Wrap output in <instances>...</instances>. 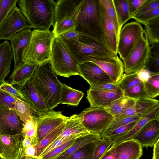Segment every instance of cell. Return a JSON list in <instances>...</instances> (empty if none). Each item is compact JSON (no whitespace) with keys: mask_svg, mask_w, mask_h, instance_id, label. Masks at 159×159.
<instances>
[{"mask_svg":"<svg viewBox=\"0 0 159 159\" xmlns=\"http://www.w3.org/2000/svg\"><path fill=\"white\" fill-rule=\"evenodd\" d=\"M29 81L41 97L49 110H53L60 103L62 83L57 79L49 61L38 65Z\"/></svg>","mask_w":159,"mask_h":159,"instance_id":"cell-1","label":"cell"},{"mask_svg":"<svg viewBox=\"0 0 159 159\" xmlns=\"http://www.w3.org/2000/svg\"><path fill=\"white\" fill-rule=\"evenodd\" d=\"M20 12L29 25L35 29H50L54 24L56 1L53 0H18Z\"/></svg>","mask_w":159,"mask_h":159,"instance_id":"cell-2","label":"cell"},{"mask_svg":"<svg viewBox=\"0 0 159 159\" xmlns=\"http://www.w3.org/2000/svg\"><path fill=\"white\" fill-rule=\"evenodd\" d=\"M55 37L50 29H34L23 54L24 63L40 65L49 61L52 43Z\"/></svg>","mask_w":159,"mask_h":159,"instance_id":"cell-3","label":"cell"},{"mask_svg":"<svg viewBox=\"0 0 159 159\" xmlns=\"http://www.w3.org/2000/svg\"><path fill=\"white\" fill-rule=\"evenodd\" d=\"M61 38L78 65L86 62L87 59L89 57L115 55L101 41L85 35L81 34L78 39Z\"/></svg>","mask_w":159,"mask_h":159,"instance_id":"cell-4","label":"cell"},{"mask_svg":"<svg viewBox=\"0 0 159 159\" xmlns=\"http://www.w3.org/2000/svg\"><path fill=\"white\" fill-rule=\"evenodd\" d=\"M84 0H59L56 1L52 31L55 37L75 29Z\"/></svg>","mask_w":159,"mask_h":159,"instance_id":"cell-5","label":"cell"},{"mask_svg":"<svg viewBox=\"0 0 159 159\" xmlns=\"http://www.w3.org/2000/svg\"><path fill=\"white\" fill-rule=\"evenodd\" d=\"M49 62L57 75L67 78L80 75L78 64L59 36L56 37L53 40Z\"/></svg>","mask_w":159,"mask_h":159,"instance_id":"cell-6","label":"cell"},{"mask_svg":"<svg viewBox=\"0 0 159 159\" xmlns=\"http://www.w3.org/2000/svg\"><path fill=\"white\" fill-rule=\"evenodd\" d=\"M75 30L82 34L102 43L99 26L98 0H84Z\"/></svg>","mask_w":159,"mask_h":159,"instance_id":"cell-7","label":"cell"},{"mask_svg":"<svg viewBox=\"0 0 159 159\" xmlns=\"http://www.w3.org/2000/svg\"><path fill=\"white\" fill-rule=\"evenodd\" d=\"M79 115L82 125L88 131L100 134L114 118L105 109L92 107L84 109Z\"/></svg>","mask_w":159,"mask_h":159,"instance_id":"cell-8","label":"cell"},{"mask_svg":"<svg viewBox=\"0 0 159 159\" xmlns=\"http://www.w3.org/2000/svg\"><path fill=\"white\" fill-rule=\"evenodd\" d=\"M150 46L144 30V33L128 56L122 61L125 73L136 72L145 67Z\"/></svg>","mask_w":159,"mask_h":159,"instance_id":"cell-9","label":"cell"},{"mask_svg":"<svg viewBox=\"0 0 159 159\" xmlns=\"http://www.w3.org/2000/svg\"><path fill=\"white\" fill-rule=\"evenodd\" d=\"M144 32L140 24L133 21L121 28L118 37L117 51L120 58L123 60Z\"/></svg>","mask_w":159,"mask_h":159,"instance_id":"cell-10","label":"cell"},{"mask_svg":"<svg viewBox=\"0 0 159 159\" xmlns=\"http://www.w3.org/2000/svg\"><path fill=\"white\" fill-rule=\"evenodd\" d=\"M33 118L37 128V143L40 142L49 133L69 118L60 111L49 110Z\"/></svg>","mask_w":159,"mask_h":159,"instance_id":"cell-11","label":"cell"},{"mask_svg":"<svg viewBox=\"0 0 159 159\" xmlns=\"http://www.w3.org/2000/svg\"><path fill=\"white\" fill-rule=\"evenodd\" d=\"M31 28L19 8L12 9L0 25V40H10L17 33Z\"/></svg>","mask_w":159,"mask_h":159,"instance_id":"cell-12","label":"cell"},{"mask_svg":"<svg viewBox=\"0 0 159 159\" xmlns=\"http://www.w3.org/2000/svg\"><path fill=\"white\" fill-rule=\"evenodd\" d=\"M99 23L102 43L113 54L117 55L118 34L113 24L98 0Z\"/></svg>","mask_w":159,"mask_h":159,"instance_id":"cell-13","label":"cell"},{"mask_svg":"<svg viewBox=\"0 0 159 159\" xmlns=\"http://www.w3.org/2000/svg\"><path fill=\"white\" fill-rule=\"evenodd\" d=\"M87 61L92 62L100 67L117 85L124 72L122 61L117 55L111 57H91Z\"/></svg>","mask_w":159,"mask_h":159,"instance_id":"cell-14","label":"cell"},{"mask_svg":"<svg viewBox=\"0 0 159 159\" xmlns=\"http://www.w3.org/2000/svg\"><path fill=\"white\" fill-rule=\"evenodd\" d=\"M23 123L14 109L0 106V135H21Z\"/></svg>","mask_w":159,"mask_h":159,"instance_id":"cell-15","label":"cell"},{"mask_svg":"<svg viewBox=\"0 0 159 159\" xmlns=\"http://www.w3.org/2000/svg\"><path fill=\"white\" fill-rule=\"evenodd\" d=\"M123 95L120 90H107L90 87L87 91L86 98L90 107L106 109Z\"/></svg>","mask_w":159,"mask_h":159,"instance_id":"cell-16","label":"cell"},{"mask_svg":"<svg viewBox=\"0 0 159 159\" xmlns=\"http://www.w3.org/2000/svg\"><path fill=\"white\" fill-rule=\"evenodd\" d=\"M78 67L80 76L84 79L90 85L107 83H114L105 72L92 62H86L78 64Z\"/></svg>","mask_w":159,"mask_h":159,"instance_id":"cell-17","label":"cell"},{"mask_svg":"<svg viewBox=\"0 0 159 159\" xmlns=\"http://www.w3.org/2000/svg\"><path fill=\"white\" fill-rule=\"evenodd\" d=\"M159 117L151 120L144 125L132 139L143 147H152L159 139Z\"/></svg>","mask_w":159,"mask_h":159,"instance_id":"cell-18","label":"cell"},{"mask_svg":"<svg viewBox=\"0 0 159 159\" xmlns=\"http://www.w3.org/2000/svg\"><path fill=\"white\" fill-rule=\"evenodd\" d=\"M31 32L30 29L22 30L16 34L10 40L14 61V70L24 63L23 54L29 41Z\"/></svg>","mask_w":159,"mask_h":159,"instance_id":"cell-19","label":"cell"},{"mask_svg":"<svg viewBox=\"0 0 159 159\" xmlns=\"http://www.w3.org/2000/svg\"><path fill=\"white\" fill-rule=\"evenodd\" d=\"M23 138L20 134L0 135V158L14 159Z\"/></svg>","mask_w":159,"mask_h":159,"instance_id":"cell-20","label":"cell"},{"mask_svg":"<svg viewBox=\"0 0 159 159\" xmlns=\"http://www.w3.org/2000/svg\"><path fill=\"white\" fill-rule=\"evenodd\" d=\"M114 147L116 159H138L143 155V148L132 139L123 141Z\"/></svg>","mask_w":159,"mask_h":159,"instance_id":"cell-21","label":"cell"},{"mask_svg":"<svg viewBox=\"0 0 159 159\" xmlns=\"http://www.w3.org/2000/svg\"><path fill=\"white\" fill-rule=\"evenodd\" d=\"M38 65L32 63H23L14 70L9 78L12 85H17L21 91L32 78Z\"/></svg>","mask_w":159,"mask_h":159,"instance_id":"cell-22","label":"cell"},{"mask_svg":"<svg viewBox=\"0 0 159 159\" xmlns=\"http://www.w3.org/2000/svg\"><path fill=\"white\" fill-rule=\"evenodd\" d=\"M21 92L25 101L38 114L49 111L43 98L30 82L27 83Z\"/></svg>","mask_w":159,"mask_h":159,"instance_id":"cell-23","label":"cell"},{"mask_svg":"<svg viewBox=\"0 0 159 159\" xmlns=\"http://www.w3.org/2000/svg\"><path fill=\"white\" fill-rule=\"evenodd\" d=\"M157 117H159V106L154 108L147 115L141 117L137 121L135 125L127 133L113 141L111 147H114L123 141L132 139L147 123Z\"/></svg>","mask_w":159,"mask_h":159,"instance_id":"cell-24","label":"cell"},{"mask_svg":"<svg viewBox=\"0 0 159 159\" xmlns=\"http://www.w3.org/2000/svg\"><path fill=\"white\" fill-rule=\"evenodd\" d=\"M13 60L11 45L6 40L0 44V83L10 73Z\"/></svg>","mask_w":159,"mask_h":159,"instance_id":"cell-25","label":"cell"},{"mask_svg":"<svg viewBox=\"0 0 159 159\" xmlns=\"http://www.w3.org/2000/svg\"><path fill=\"white\" fill-rule=\"evenodd\" d=\"M90 132L82 125L79 115L74 114L66 120L62 131L53 142L72 135Z\"/></svg>","mask_w":159,"mask_h":159,"instance_id":"cell-26","label":"cell"},{"mask_svg":"<svg viewBox=\"0 0 159 159\" xmlns=\"http://www.w3.org/2000/svg\"><path fill=\"white\" fill-rule=\"evenodd\" d=\"M159 106L158 100L145 98L137 100L135 104L127 109L130 116L136 115L142 117Z\"/></svg>","mask_w":159,"mask_h":159,"instance_id":"cell-27","label":"cell"},{"mask_svg":"<svg viewBox=\"0 0 159 159\" xmlns=\"http://www.w3.org/2000/svg\"><path fill=\"white\" fill-rule=\"evenodd\" d=\"M101 138L100 134L92 133L78 137L70 147L54 159H66L83 146Z\"/></svg>","mask_w":159,"mask_h":159,"instance_id":"cell-28","label":"cell"},{"mask_svg":"<svg viewBox=\"0 0 159 159\" xmlns=\"http://www.w3.org/2000/svg\"><path fill=\"white\" fill-rule=\"evenodd\" d=\"M84 94L82 91L75 89L62 83L60 103L77 106Z\"/></svg>","mask_w":159,"mask_h":159,"instance_id":"cell-29","label":"cell"},{"mask_svg":"<svg viewBox=\"0 0 159 159\" xmlns=\"http://www.w3.org/2000/svg\"><path fill=\"white\" fill-rule=\"evenodd\" d=\"M137 100L129 98L124 95L115 100L106 109L113 117L119 115L128 108L134 106Z\"/></svg>","mask_w":159,"mask_h":159,"instance_id":"cell-30","label":"cell"},{"mask_svg":"<svg viewBox=\"0 0 159 159\" xmlns=\"http://www.w3.org/2000/svg\"><path fill=\"white\" fill-rule=\"evenodd\" d=\"M102 138L81 148L66 159H93L94 149Z\"/></svg>","mask_w":159,"mask_h":159,"instance_id":"cell-31","label":"cell"},{"mask_svg":"<svg viewBox=\"0 0 159 159\" xmlns=\"http://www.w3.org/2000/svg\"><path fill=\"white\" fill-rule=\"evenodd\" d=\"M11 95L15 99L14 110L21 120L24 123L32 119V110L28 104L22 99Z\"/></svg>","mask_w":159,"mask_h":159,"instance_id":"cell-32","label":"cell"},{"mask_svg":"<svg viewBox=\"0 0 159 159\" xmlns=\"http://www.w3.org/2000/svg\"><path fill=\"white\" fill-rule=\"evenodd\" d=\"M145 67L151 73H159V44L150 46L149 55Z\"/></svg>","mask_w":159,"mask_h":159,"instance_id":"cell-33","label":"cell"},{"mask_svg":"<svg viewBox=\"0 0 159 159\" xmlns=\"http://www.w3.org/2000/svg\"><path fill=\"white\" fill-rule=\"evenodd\" d=\"M65 122L58 126L37 144L36 156L37 157H38L44 150L59 135L65 127Z\"/></svg>","mask_w":159,"mask_h":159,"instance_id":"cell-34","label":"cell"},{"mask_svg":"<svg viewBox=\"0 0 159 159\" xmlns=\"http://www.w3.org/2000/svg\"><path fill=\"white\" fill-rule=\"evenodd\" d=\"M148 98H153L159 95V73H151L148 80L143 83Z\"/></svg>","mask_w":159,"mask_h":159,"instance_id":"cell-35","label":"cell"},{"mask_svg":"<svg viewBox=\"0 0 159 159\" xmlns=\"http://www.w3.org/2000/svg\"><path fill=\"white\" fill-rule=\"evenodd\" d=\"M144 29L150 45L159 42V17L144 25Z\"/></svg>","mask_w":159,"mask_h":159,"instance_id":"cell-36","label":"cell"},{"mask_svg":"<svg viewBox=\"0 0 159 159\" xmlns=\"http://www.w3.org/2000/svg\"><path fill=\"white\" fill-rule=\"evenodd\" d=\"M120 26L131 19L129 13L127 0H113Z\"/></svg>","mask_w":159,"mask_h":159,"instance_id":"cell-37","label":"cell"},{"mask_svg":"<svg viewBox=\"0 0 159 159\" xmlns=\"http://www.w3.org/2000/svg\"><path fill=\"white\" fill-rule=\"evenodd\" d=\"M99 1L115 26L118 36L122 28L119 22L113 0Z\"/></svg>","mask_w":159,"mask_h":159,"instance_id":"cell-38","label":"cell"},{"mask_svg":"<svg viewBox=\"0 0 159 159\" xmlns=\"http://www.w3.org/2000/svg\"><path fill=\"white\" fill-rule=\"evenodd\" d=\"M21 134L23 138L29 139L32 145H36L37 128L33 118L23 123Z\"/></svg>","mask_w":159,"mask_h":159,"instance_id":"cell-39","label":"cell"},{"mask_svg":"<svg viewBox=\"0 0 159 159\" xmlns=\"http://www.w3.org/2000/svg\"><path fill=\"white\" fill-rule=\"evenodd\" d=\"M141 82L137 76V72L125 73L123 74L117 85L119 90L124 93L127 90Z\"/></svg>","mask_w":159,"mask_h":159,"instance_id":"cell-40","label":"cell"},{"mask_svg":"<svg viewBox=\"0 0 159 159\" xmlns=\"http://www.w3.org/2000/svg\"><path fill=\"white\" fill-rule=\"evenodd\" d=\"M141 117L135 115L123 118L114 120L101 134H104L120 127L138 121Z\"/></svg>","mask_w":159,"mask_h":159,"instance_id":"cell-41","label":"cell"},{"mask_svg":"<svg viewBox=\"0 0 159 159\" xmlns=\"http://www.w3.org/2000/svg\"><path fill=\"white\" fill-rule=\"evenodd\" d=\"M137 121L120 127L105 134H101V137L102 138L107 139L113 141L127 133L135 125Z\"/></svg>","mask_w":159,"mask_h":159,"instance_id":"cell-42","label":"cell"},{"mask_svg":"<svg viewBox=\"0 0 159 159\" xmlns=\"http://www.w3.org/2000/svg\"><path fill=\"white\" fill-rule=\"evenodd\" d=\"M123 94L129 98L135 100L148 98L145 90L144 83L142 82L127 90Z\"/></svg>","mask_w":159,"mask_h":159,"instance_id":"cell-43","label":"cell"},{"mask_svg":"<svg viewBox=\"0 0 159 159\" xmlns=\"http://www.w3.org/2000/svg\"><path fill=\"white\" fill-rule=\"evenodd\" d=\"M90 133H84L78 134H73L68 137L56 140L52 142L42 152L41 154L37 157V158L39 159V158L43 156L53 149L71 140L87 135Z\"/></svg>","mask_w":159,"mask_h":159,"instance_id":"cell-44","label":"cell"},{"mask_svg":"<svg viewBox=\"0 0 159 159\" xmlns=\"http://www.w3.org/2000/svg\"><path fill=\"white\" fill-rule=\"evenodd\" d=\"M18 0H0V25L11 10L16 6Z\"/></svg>","mask_w":159,"mask_h":159,"instance_id":"cell-45","label":"cell"},{"mask_svg":"<svg viewBox=\"0 0 159 159\" xmlns=\"http://www.w3.org/2000/svg\"><path fill=\"white\" fill-rule=\"evenodd\" d=\"M159 17V7L139 15H134L132 18L143 25Z\"/></svg>","mask_w":159,"mask_h":159,"instance_id":"cell-46","label":"cell"},{"mask_svg":"<svg viewBox=\"0 0 159 159\" xmlns=\"http://www.w3.org/2000/svg\"><path fill=\"white\" fill-rule=\"evenodd\" d=\"M75 139L71 140L56 148L39 159H54L70 147L74 142Z\"/></svg>","mask_w":159,"mask_h":159,"instance_id":"cell-47","label":"cell"},{"mask_svg":"<svg viewBox=\"0 0 159 159\" xmlns=\"http://www.w3.org/2000/svg\"><path fill=\"white\" fill-rule=\"evenodd\" d=\"M102 139L101 141L95 148L93 159H100L112 144V141L107 139Z\"/></svg>","mask_w":159,"mask_h":159,"instance_id":"cell-48","label":"cell"},{"mask_svg":"<svg viewBox=\"0 0 159 159\" xmlns=\"http://www.w3.org/2000/svg\"><path fill=\"white\" fill-rule=\"evenodd\" d=\"M0 90L25 101L24 98L21 91L18 88L15 87L11 83L5 81V80L0 83Z\"/></svg>","mask_w":159,"mask_h":159,"instance_id":"cell-49","label":"cell"},{"mask_svg":"<svg viewBox=\"0 0 159 159\" xmlns=\"http://www.w3.org/2000/svg\"><path fill=\"white\" fill-rule=\"evenodd\" d=\"M15 99L10 94L0 90V106L14 110Z\"/></svg>","mask_w":159,"mask_h":159,"instance_id":"cell-50","label":"cell"},{"mask_svg":"<svg viewBox=\"0 0 159 159\" xmlns=\"http://www.w3.org/2000/svg\"><path fill=\"white\" fill-rule=\"evenodd\" d=\"M158 7L159 0H147L134 15H139Z\"/></svg>","mask_w":159,"mask_h":159,"instance_id":"cell-51","label":"cell"},{"mask_svg":"<svg viewBox=\"0 0 159 159\" xmlns=\"http://www.w3.org/2000/svg\"><path fill=\"white\" fill-rule=\"evenodd\" d=\"M147 1V0H127L129 13L131 19Z\"/></svg>","mask_w":159,"mask_h":159,"instance_id":"cell-52","label":"cell"},{"mask_svg":"<svg viewBox=\"0 0 159 159\" xmlns=\"http://www.w3.org/2000/svg\"><path fill=\"white\" fill-rule=\"evenodd\" d=\"M90 87L107 90L117 91L120 90L118 85L113 83L93 84L90 85Z\"/></svg>","mask_w":159,"mask_h":159,"instance_id":"cell-53","label":"cell"},{"mask_svg":"<svg viewBox=\"0 0 159 159\" xmlns=\"http://www.w3.org/2000/svg\"><path fill=\"white\" fill-rule=\"evenodd\" d=\"M81 34L77 32L75 29L71 30L58 36L62 38L69 39H78Z\"/></svg>","mask_w":159,"mask_h":159,"instance_id":"cell-54","label":"cell"},{"mask_svg":"<svg viewBox=\"0 0 159 159\" xmlns=\"http://www.w3.org/2000/svg\"><path fill=\"white\" fill-rule=\"evenodd\" d=\"M150 75L151 73L145 67L137 72V75L138 78L143 83L148 80Z\"/></svg>","mask_w":159,"mask_h":159,"instance_id":"cell-55","label":"cell"},{"mask_svg":"<svg viewBox=\"0 0 159 159\" xmlns=\"http://www.w3.org/2000/svg\"><path fill=\"white\" fill-rule=\"evenodd\" d=\"M36 145H31L23 149L25 156L28 157H36L37 150Z\"/></svg>","mask_w":159,"mask_h":159,"instance_id":"cell-56","label":"cell"},{"mask_svg":"<svg viewBox=\"0 0 159 159\" xmlns=\"http://www.w3.org/2000/svg\"><path fill=\"white\" fill-rule=\"evenodd\" d=\"M100 159H116L115 147H111Z\"/></svg>","mask_w":159,"mask_h":159,"instance_id":"cell-57","label":"cell"},{"mask_svg":"<svg viewBox=\"0 0 159 159\" xmlns=\"http://www.w3.org/2000/svg\"><path fill=\"white\" fill-rule=\"evenodd\" d=\"M14 159H38L37 157H28L25 156L21 143L19 149L16 153Z\"/></svg>","mask_w":159,"mask_h":159,"instance_id":"cell-58","label":"cell"},{"mask_svg":"<svg viewBox=\"0 0 159 159\" xmlns=\"http://www.w3.org/2000/svg\"><path fill=\"white\" fill-rule=\"evenodd\" d=\"M152 159H159V139L153 146Z\"/></svg>","mask_w":159,"mask_h":159,"instance_id":"cell-59","label":"cell"},{"mask_svg":"<svg viewBox=\"0 0 159 159\" xmlns=\"http://www.w3.org/2000/svg\"><path fill=\"white\" fill-rule=\"evenodd\" d=\"M32 145L30 140L27 138H23L21 142V145L23 148L25 149L26 147Z\"/></svg>","mask_w":159,"mask_h":159,"instance_id":"cell-60","label":"cell"},{"mask_svg":"<svg viewBox=\"0 0 159 159\" xmlns=\"http://www.w3.org/2000/svg\"><path fill=\"white\" fill-rule=\"evenodd\" d=\"M0 159H2L0 158Z\"/></svg>","mask_w":159,"mask_h":159,"instance_id":"cell-61","label":"cell"},{"mask_svg":"<svg viewBox=\"0 0 159 159\" xmlns=\"http://www.w3.org/2000/svg\"></svg>","mask_w":159,"mask_h":159,"instance_id":"cell-62","label":"cell"}]
</instances>
